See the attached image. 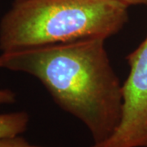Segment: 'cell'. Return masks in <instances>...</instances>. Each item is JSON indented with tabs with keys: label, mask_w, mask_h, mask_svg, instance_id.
Segmentation results:
<instances>
[{
	"label": "cell",
	"mask_w": 147,
	"mask_h": 147,
	"mask_svg": "<svg viewBox=\"0 0 147 147\" xmlns=\"http://www.w3.org/2000/svg\"><path fill=\"white\" fill-rule=\"evenodd\" d=\"M105 41L84 38L3 52L0 68L37 78L61 109L88 127L93 144H100L119 126L123 103Z\"/></svg>",
	"instance_id": "cell-1"
},
{
	"label": "cell",
	"mask_w": 147,
	"mask_h": 147,
	"mask_svg": "<svg viewBox=\"0 0 147 147\" xmlns=\"http://www.w3.org/2000/svg\"><path fill=\"white\" fill-rule=\"evenodd\" d=\"M128 7L116 0H21L0 20V50L100 38L120 31Z\"/></svg>",
	"instance_id": "cell-2"
},
{
	"label": "cell",
	"mask_w": 147,
	"mask_h": 147,
	"mask_svg": "<svg viewBox=\"0 0 147 147\" xmlns=\"http://www.w3.org/2000/svg\"><path fill=\"white\" fill-rule=\"evenodd\" d=\"M130 71L123 84V112L115 131L91 147H147V36L126 57Z\"/></svg>",
	"instance_id": "cell-3"
},
{
	"label": "cell",
	"mask_w": 147,
	"mask_h": 147,
	"mask_svg": "<svg viewBox=\"0 0 147 147\" xmlns=\"http://www.w3.org/2000/svg\"><path fill=\"white\" fill-rule=\"evenodd\" d=\"M30 122L27 112L18 111L0 115V139L19 136L26 131Z\"/></svg>",
	"instance_id": "cell-4"
},
{
	"label": "cell",
	"mask_w": 147,
	"mask_h": 147,
	"mask_svg": "<svg viewBox=\"0 0 147 147\" xmlns=\"http://www.w3.org/2000/svg\"><path fill=\"white\" fill-rule=\"evenodd\" d=\"M0 147H43L31 145L23 137L19 136L0 139Z\"/></svg>",
	"instance_id": "cell-5"
},
{
	"label": "cell",
	"mask_w": 147,
	"mask_h": 147,
	"mask_svg": "<svg viewBox=\"0 0 147 147\" xmlns=\"http://www.w3.org/2000/svg\"><path fill=\"white\" fill-rule=\"evenodd\" d=\"M16 100V95L9 89H0V104H12Z\"/></svg>",
	"instance_id": "cell-6"
},
{
	"label": "cell",
	"mask_w": 147,
	"mask_h": 147,
	"mask_svg": "<svg viewBox=\"0 0 147 147\" xmlns=\"http://www.w3.org/2000/svg\"><path fill=\"white\" fill-rule=\"evenodd\" d=\"M121 3L127 6H147V0H116Z\"/></svg>",
	"instance_id": "cell-7"
},
{
	"label": "cell",
	"mask_w": 147,
	"mask_h": 147,
	"mask_svg": "<svg viewBox=\"0 0 147 147\" xmlns=\"http://www.w3.org/2000/svg\"><path fill=\"white\" fill-rule=\"evenodd\" d=\"M17 1H21V0H13V2H17Z\"/></svg>",
	"instance_id": "cell-8"
}]
</instances>
